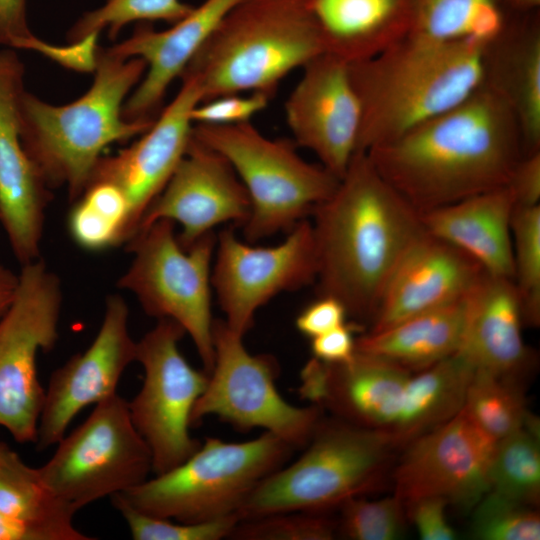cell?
Here are the masks:
<instances>
[{"label": "cell", "mask_w": 540, "mask_h": 540, "mask_svg": "<svg viewBox=\"0 0 540 540\" xmlns=\"http://www.w3.org/2000/svg\"><path fill=\"white\" fill-rule=\"evenodd\" d=\"M213 348V367L192 410L191 426L214 415L236 429L261 428L294 449L304 448L323 410L313 404L298 407L288 403L275 385L277 360L269 354L248 352L243 336L232 331L224 320L214 319Z\"/></svg>", "instance_id": "obj_12"}, {"label": "cell", "mask_w": 540, "mask_h": 540, "mask_svg": "<svg viewBox=\"0 0 540 540\" xmlns=\"http://www.w3.org/2000/svg\"><path fill=\"white\" fill-rule=\"evenodd\" d=\"M365 153L422 213L507 186L523 149L511 110L482 82L458 105Z\"/></svg>", "instance_id": "obj_1"}, {"label": "cell", "mask_w": 540, "mask_h": 540, "mask_svg": "<svg viewBox=\"0 0 540 540\" xmlns=\"http://www.w3.org/2000/svg\"><path fill=\"white\" fill-rule=\"evenodd\" d=\"M311 215L319 296L335 297L348 315L372 320L396 266L425 232L420 213L366 153L357 152L333 194Z\"/></svg>", "instance_id": "obj_2"}, {"label": "cell", "mask_w": 540, "mask_h": 540, "mask_svg": "<svg viewBox=\"0 0 540 540\" xmlns=\"http://www.w3.org/2000/svg\"><path fill=\"white\" fill-rule=\"evenodd\" d=\"M38 473L74 511L148 479L150 449L132 423L128 401L117 393L102 400L87 419L57 443Z\"/></svg>", "instance_id": "obj_11"}, {"label": "cell", "mask_w": 540, "mask_h": 540, "mask_svg": "<svg viewBox=\"0 0 540 540\" xmlns=\"http://www.w3.org/2000/svg\"><path fill=\"white\" fill-rule=\"evenodd\" d=\"M174 226L158 220L125 245L132 260L117 288L131 292L147 315L178 323L209 374L214 362L211 270L216 235L210 232L185 250Z\"/></svg>", "instance_id": "obj_9"}, {"label": "cell", "mask_w": 540, "mask_h": 540, "mask_svg": "<svg viewBox=\"0 0 540 540\" xmlns=\"http://www.w3.org/2000/svg\"><path fill=\"white\" fill-rule=\"evenodd\" d=\"M185 334L175 321L159 319L136 342L144 380L128 406L133 425L150 449L156 475L180 465L201 445L190 434L191 415L209 374L194 368L180 352L178 343Z\"/></svg>", "instance_id": "obj_13"}, {"label": "cell", "mask_w": 540, "mask_h": 540, "mask_svg": "<svg viewBox=\"0 0 540 540\" xmlns=\"http://www.w3.org/2000/svg\"><path fill=\"white\" fill-rule=\"evenodd\" d=\"M471 528L480 540H538L540 516L535 507L489 490L474 506Z\"/></svg>", "instance_id": "obj_38"}, {"label": "cell", "mask_w": 540, "mask_h": 540, "mask_svg": "<svg viewBox=\"0 0 540 540\" xmlns=\"http://www.w3.org/2000/svg\"><path fill=\"white\" fill-rule=\"evenodd\" d=\"M322 53L301 0H241L181 76L197 81L203 101L250 92L272 97L286 76Z\"/></svg>", "instance_id": "obj_5"}, {"label": "cell", "mask_w": 540, "mask_h": 540, "mask_svg": "<svg viewBox=\"0 0 540 540\" xmlns=\"http://www.w3.org/2000/svg\"><path fill=\"white\" fill-rule=\"evenodd\" d=\"M194 6L182 0H105L98 8L86 12L68 32L69 42H78L106 30L115 38L132 23L163 21L174 24L188 15Z\"/></svg>", "instance_id": "obj_36"}, {"label": "cell", "mask_w": 540, "mask_h": 540, "mask_svg": "<svg viewBox=\"0 0 540 540\" xmlns=\"http://www.w3.org/2000/svg\"><path fill=\"white\" fill-rule=\"evenodd\" d=\"M146 71L140 58H123L98 48L94 79L76 100L47 103L23 92L19 102L20 137L46 185L65 187L71 203L89 183L103 150L146 132L151 120L123 118L124 103Z\"/></svg>", "instance_id": "obj_3"}, {"label": "cell", "mask_w": 540, "mask_h": 540, "mask_svg": "<svg viewBox=\"0 0 540 540\" xmlns=\"http://www.w3.org/2000/svg\"><path fill=\"white\" fill-rule=\"evenodd\" d=\"M62 305L61 280L41 257L21 266L15 296L0 315V426L19 443L37 441L45 398L37 356L58 340Z\"/></svg>", "instance_id": "obj_10"}, {"label": "cell", "mask_w": 540, "mask_h": 540, "mask_svg": "<svg viewBox=\"0 0 540 540\" xmlns=\"http://www.w3.org/2000/svg\"><path fill=\"white\" fill-rule=\"evenodd\" d=\"M514 13H530L539 10L540 0H505Z\"/></svg>", "instance_id": "obj_48"}, {"label": "cell", "mask_w": 540, "mask_h": 540, "mask_svg": "<svg viewBox=\"0 0 540 540\" xmlns=\"http://www.w3.org/2000/svg\"><path fill=\"white\" fill-rule=\"evenodd\" d=\"M284 112L294 143L340 179L357 152L362 120L349 63L326 52L309 61Z\"/></svg>", "instance_id": "obj_17"}, {"label": "cell", "mask_w": 540, "mask_h": 540, "mask_svg": "<svg viewBox=\"0 0 540 540\" xmlns=\"http://www.w3.org/2000/svg\"><path fill=\"white\" fill-rule=\"evenodd\" d=\"M516 14L505 0H417L411 34L443 42L495 40Z\"/></svg>", "instance_id": "obj_30"}, {"label": "cell", "mask_w": 540, "mask_h": 540, "mask_svg": "<svg viewBox=\"0 0 540 540\" xmlns=\"http://www.w3.org/2000/svg\"><path fill=\"white\" fill-rule=\"evenodd\" d=\"M355 325L345 323L311 339L313 357L326 363L350 360L356 351Z\"/></svg>", "instance_id": "obj_45"}, {"label": "cell", "mask_w": 540, "mask_h": 540, "mask_svg": "<svg viewBox=\"0 0 540 540\" xmlns=\"http://www.w3.org/2000/svg\"><path fill=\"white\" fill-rule=\"evenodd\" d=\"M486 46L410 34L349 63L362 113L357 152L388 143L469 97L483 82Z\"/></svg>", "instance_id": "obj_4"}, {"label": "cell", "mask_w": 540, "mask_h": 540, "mask_svg": "<svg viewBox=\"0 0 540 540\" xmlns=\"http://www.w3.org/2000/svg\"><path fill=\"white\" fill-rule=\"evenodd\" d=\"M112 505L125 519L135 540H220L229 538L240 521L237 514L211 521L184 523L146 515L131 507L118 493Z\"/></svg>", "instance_id": "obj_40"}, {"label": "cell", "mask_w": 540, "mask_h": 540, "mask_svg": "<svg viewBox=\"0 0 540 540\" xmlns=\"http://www.w3.org/2000/svg\"><path fill=\"white\" fill-rule=\"evenodd\" d=\"M513 210L505 186L422 212L420 219L427 233L459 248L487 273L513 280Z\"/></svg>", "instance_id": "obj_26"}, {"label": "cell", "mask_w": 540, "mask_h": 540, "mask_svg": "<svg viewBox=\"0 0 540 540\" xmlns=\"http://www.w3.org/2000/svg\"><path fill=\"white\" fill-rule=\"evenodd\" d=\"M490 490L522 504L540 502L539 422L529 414L524 426L498 440L489 465Z\"/></svg>", "instance_id": "obj_32"}, {"label": "cell", "mask_w": 540, "mask_h": 540, "mask_svg": "<svg viewBox=\"0 0 540 540\" xmlns=\"http://www.w3.org/2000/svg\"><path fill=\"white\" fill-rule=\"evenodd\" d=\"M24 66L13 49L0 51V224L20 265L41 256L51 189L20 137L19 102Z\"/></svg>", "instance_id": "obj_18"}, {"label": "cell", "mask_w": 540, "mask_h": 540, "mask_svg": "<svg viewBox=\"0 0 540 540\" xmlns=\"http://www.w3.org/2000/svg\"><path fill=\"white\" fill-rule=\"evenodd\" d=\"M27 0H0V46L37 52L61 66L80 72L94 70L97 38L90 36L66 45L48 43L35 36L27 22Z\"/></svg>", "instance_id": "obj_35"}, {"label": "cell", "mask_w": 540, "mask_h": 540, "mask_svg": "<svg viewBox=\"0 0 540 540\" xmlns=\"http://www.w3.org/2000/svg\"><path fill=\"white\" fill-rule=\"evenodd\" d=\"M250 212L248 194L227 160L192 135L183 158L145 211L134 236L158 220H170L181 225L177 239L187 250L220 224L243 226Z\"/></svg>", "instance_id": "obj_19"}, {"label": "cell", "mask_w": 540, "mask_h": 540, "mask_svg": "<svg viewBox=\"0 0 540 540\" xmlns=\"http://www.w3.org/2000/svg\"><path fill=\"white\" fill-rule=\"evenodd\" d=\"M462 410L494 442L521 429L530 414L520 381L479 369L469 381Z\"/></svg>", "instance_id": "obj_33"}, {"label": "cell", "mask_w": 540, "mask_h": 540, "mask_svg": "<svg viewBox=\"0 0 540 540\" xmlns=\"http://www.w3.org/2000/svg\"><path fill=\"white\" fill-rule=\"evenodd\" d=\"M128 320L124 298L107 296L102 323L90 346L51 374L38 424V449L57 444L84 408L117 393L123 372L136 361Z\"/></svg>", "instance_id": "obj_16"}, {"label": "cell", "mask_w": 540, "mask_h": 540, "mask_svg": "<svg viewBox=\"0 0 540 540\" xmlns=\"http://www.w3.org/2000/svg\"><path fill=\"white\" fill-rule=\"evenodd\" d=\"M474 370L456 353L411 374L390 432L397 447L454 417L463 407Z\"/></svg>", "instance_id": "obj_28"}, {"label": "cell", "mask_w": 540, "mask_h": 540, "mask_svg": "<svg viewBox=\"0 0 540 540\" xmlns=\"http://www.w3.org/2000/svg\"><path fill=\"white\" fill-rule=\"evenodd\" d=\"M389 433L321 418L303 454L262 480L237 512L240 520L276 512H329L377 490L393 448Z\"/></svg>", "instance_id": "obj_6"}, {"label": "cell", "mask_w": 540, "mask_h": 540, "mask_svg": "<svg viewBox=\"0 0 540 540\" xmlns=\"http://www.w3.org/2000/svg\"><path fill=\"white\" fill-rule=\"evenodd\" d=\"M466 299L427 311L356 338V351L410 372L456 354L461 346Z\"/></svg>", "instance_id": "obj_27"}, {"label": "cell", "mask_w": 540, "mask_h": 540, "mask_svg": "<svg viewBox=\"0 0 540 540\" xmlns=\"http://www.w3.org/2000/svg\"><path fill=\"white\" fill-rule=\"evenodd\" d=\"M447 504L439 497H424L405 505L407 519L413 522L422 540L457 538L445 515Z\"/></svg>", "instance_id": "obj_42"}, {"label": "cell", "mask_w": 540, "mask_h": 540, "mask_svg": "<svg viewBox=\"0 0 540 540\" xmlns=\"http://www.w3.org/2000/svg\"><path fill=\"white\" fill-rule=\"evenodd\" d=\"M211 285L225 323L244 337L258 309L277 294L294 291L316 279L317 259L311 222H298L274 246H253L232 228L216 236Z\"/></svg>", "instance_id": "obj_14"}, {"label": "cell", "mask_w": 540, "mask_h": 540, "mask_svg": "<svg viewBox=\"0 0 540 540\" xmlns=\"http://www.w3.org/2000/svg\"><path fill=\"white\" fill-rule=\"evenodd\" d=\"M324 48L348 63L373 57L413 31L417 0H301Z\"/></svg>", "instance_id": "obj_25"}, {"label": "cell", "mask_w": 540, "mask_h": 540, "mask_svg": "<svg viewBox=\"0 0 540 540\" xmlns=\"http://www.w3.org/2000/svg\"><path fill=\"white\" fill-rule=\"evenodd\" d=\"M7 445L5 443L0 442V454L3 452Z\"/></svg>", "instance_id": "obj_49"}, {"label": "cell", "mask_w": 540, "mask_h": 540, "mask_svg": "<svg viewBox=\"0 0 540 540\" xmlns=\"http://www.w3.org/2000/svg\"><path fill=\"white\" fill-rule=\"evenodd\" d=\"M0 512L48 531L54 540H92L73 525L76 513L9 446L0 455Z\"/></svg>", "instance_id": "obj_29"}, {"label": "cell", "mask_w": 540, "mask_h": 540, "mask_svg": "<svg viewBox=\"0 0 540 540\" xmlns=\"http://www.w3.org/2000/svg\"><path fill=\"white\" fill-rule=\"evenodd\" d=\"M483 83L507 104L516 120L523 155L540 151L539 10L516 14L484 52Z\"/></svg>", "instance_id": "obj_24"}, {"label": "cell", "mask_w": 540, "mask_h": 540, "mask_svg": "<svg viewBox=\"0 0 540 540\" xmlns=\"http://www.w3.org/2000/svg\"><path fill=\"white\" fill-rule=\"evenodd\" d=\"M0 540H54L46 530L0 512Z\"/></svg>", "instance_id": "obj_46"}, {"label": "cell", "mask_w": 540, "mask_h": 540, "mask_svg": "<svg viewBox=\"0 0 540 540\" xmlns=\"http://www.w3.org/2000/svg\"><path fill=\"white\" fill-rule=\"evenodd\" d=\"M192 135L223 156L243 184L251 212L242 227L250 243L288 232L327 200L340 180L303 159L293 140L269 138L251 122L194 124Z\"/></svg>", "instance_id": "obj_8"}, {"label": "cell", "mask_w": 540, "mask_h": 540, "mask_svg": "<svg viewBox=\"0 0 540 540\" xmlns=\"http://www.w3.org/2000/svg\"><path fill=\"white\" fill-rule=\"evenodd\" d=\"M515 284L523 323H540V205L514 207L511 219Z\"/></svg>", "instance_id": "obj_34"}, {"label": "cell", "mask_w": 540, "mask_h": 540, "mask_svg": "<svg viewBox=\"0 0 540 540\" xmlns=\"http://www.w3.org/2000/svg\"><path fill=\"white\" fill-rule=\"evenodd\" d=\"M295 449L270 432L244 442L207 437L183 463L119 493L149 516L197 523L237 514L257 487Z\"/></svg>", "instance_id": "obj_7"}, {"label": "cell", "mask_w": 540, "mask_h": 540, "mask_svg": "<svg viewBox=\"0 0 540 540\" xmlns=\"http://www.w3.org/2000/svg\"><path fill=\"white\" fill-rule=\"evenodd\" d=\"M507 186L512 192L514 207L540 205V151L520 158Z\"/></svg>", "instance_id": "obj_44"}, {"label": "cell", "mask_w": 540, "mask_h": 540, "mask_svg": "<svg viewBox=\"0 0 540 540\" xmlns=\"http://www.w3.org/2000/svg\"><path fill=\"white\" fill-rule=\"evenodd\" d=\"M270 96L261 92L215 97L197 104L191 111L193 124L230 125L251 122L266 109Z\"/></svg>", "instance_id": "obj_41"}, {"label": "cell", "mask_w": 540, "mask_h": 540, "mask_svg": "<svg viewBox=\"0 0 540 540\" xmlns=\"http://www.w3.org/2000/svg\"><path fill=\"white\" fill-rule=\"evenodd\" d=\"M241 0H204L181 20L165 30L147 24L108 49L123 58H140L146 71L126 99L125 120H151L170 85L204 45L223 17Z\"/></svg>", "instance_id": "obj_22"}, {"label": "cell", "mask_w": 540, "mask_h": 540, "mask_svg": "<svg viewBox=\"0 0 540 540\" xmlns=\"http://www.w3.org/2000/svg\"><path fill=\"white\" fill-rule=\"evenodd\" d=\"M495 443L461 409L406 444L393 473L394 495L404 506L420 498L439 497L448 504L474 507L490 490Z\"/></svg>", "instance_id": "obj_15"}, {"label": "cell", "mask_w": 540, "mask_h": 540, "mask_svg": "<svg viewBox=\"0 0 540 540\" xmlns=\"http://www.w3.org/2000/svg\"><path fill=\"white\" fill-rule=\"evenodd\" d=\"M339 509L337 534L352 540H396L405 532L406 511L395 495L370 500L364 496L349 498Z\"/></svg>", "instance_id": "obj_37"}, {"label": "cell", "mask_w": 540, "mask_h": 540, "mask_svg": "<svg viewBox=\"0 0 540 540\" xmlns=\"http://www.w3.org/2000/svg\"><path fill=\"white\" fill-rule=\"evenodd\" d=\"M337 535V521L328 512L284 511L240 520L230 539L330 540Z\"/></svg>", "instance_id": "obj_39"}, {"label": "cell", "mask_w": 540, "mask_h": 540, "mask_svg": "<svg viewBox=\"0 0 540 540\" xmlns=\"http://www.w3.org/2000/svg\"><path fill=\"white\" fill-rule=\"evenodd\" d=\"M523 324L513 280L486 272L467 296L465 329L457 353L474 369L520 381L531 364Z\"/></svg>", "instance_id": "obj_23"}, {"label": "cell", "mask_w": 540, "mask_h": 540, "mask_svg": "<svg viewBox=\"0 0 540 540\" xmlns=\"http://www.w3.org/2000/svg\"><path fill=\"white\" fill-rule=\"evenodd\" d=\"M18 274L0 263V315L11 304L17 289Z\"/></svg>", "instance_id": "obj_47"}, {"label": "cell", "mask_w": 540, "mask_h": 540, "mask_svg": "<svg viewBox=\"0 0 540 540\" xmlns=\"http://www.w3.org/2000/svg\"><path fill=\"white\" fill-rule=\"evenodd\" d=\"M485 273L468 254L425 231L389 278L371 331L464 299Z\"/></svg>", "instance_id": "obj_21"}, {"label": "cell", "mask_w": 540, "mask_h": 540, "mask_svg": "<svg viewBox=\"0 0 540 540\" xmlns=\"http://www.w3.org/2000/svg\"><path fill=\"white\" fill-rule=\"evenodd\" d=\"M345 306L332 296H319L296 317L297 330L310 339L327 333L346 323Z\"/></svg>", "instance_id": "obj_43"}, {"label": "cell", "mask_w": 540, "mask_h": 540, "mask_svg": "<svg viewBox=\"0 0 540 540\" xmlns=\"http://www.w3.org/2000/svg\"><path fill=\"white\" fill-rule=\"evenodd\" d=\"M180 79L178 92L151 127L129 147L114 155L102 156L88 183L108 182L124 193L130 209L129 241L145 211L183 158L192 137L191 111L203 101L202 92L192 77L181 76Z\"/></svg>", "instance_id": "obj_20"}, {"label": "cell", "mask_w": 540, "mask_h": 540, "mask_svg": "<svg viewBox=\"0 0 540 540\" xmlns=\"http://www.w3.org/2000/svg\"><path fill=\"white\" fill-rule=\"evenodd\" d=\"M67 228L84 250L99 252L125 245L131 235L129 204L124 193L108 182H92L73 202Z\"/></svg>", "instance_id": "obj_31"}]
</instances>
